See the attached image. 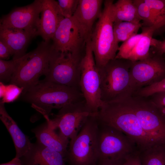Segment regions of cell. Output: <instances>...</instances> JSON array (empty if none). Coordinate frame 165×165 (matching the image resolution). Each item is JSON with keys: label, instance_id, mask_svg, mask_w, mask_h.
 I'll return each mask as SVG.
<instances>
[{"label": "cell", "instance_id": "cell-1", "mask_svg": "<svg viewBox=\"0 0 165 165\" xmlns=\"http://www.w3.org/2000/svg\"><path fill=\"white\" fill-rule=\"evenodd\" d=\"M97 116L100 122L127 136L135 144L139 152L158 146L144 130L125 98L104 102Z\"/></svg>", "mask_w": 165, "mask_h": 165}, {"label": "cell", "instance_id": "cell-2", "mask_svg": "<svg viewBox=\"0 0 165 165\" xmlns=\"http://www.w3.org/2000/svg\"><path fill=\"white\" fill-rule=\"evenodd\" d=\"M22 99L31 103L44 116L53 108L60 109L71 103L85 100L82 92L71 87L44 80L21 94Z\"/></svg>", "mask_w": 165, "mask_h": 165}, {"label": "cell", "instance_id": "cell-3", "mask_svg": "<svg viewBox=\"0 0 165 165\" xmlns=\"http://www.w3.org/2000/svg\"><path fill=\"white\" fill-rule=\"evenodd\" d=\"M132 62L128 59L114 58L98 69L103 102L123 99L133 94L130 71Z\"/></svg>", "mask_w": 165, "mask_h": 165}, {"label": "cell", "instance_id": "cell-4", "mask_svg": "<svg viewBox=\"0 0 165 165\" xmlns=\"http://www.w3.org/2000/svg\"><path fill=\"white\" fill-rule=\"evenodd\" d=\"M113 3L112 0L104 1V8L91 36V46L98 69L115 58L119 47L115 42L114 35Z\"/></svg>", "mask_w": 165, "mask_h": 165}, {"label": "cell", "instance_id": "cell-5", "mask_svg": "<svg viewBox=\"0 0 165 165\" xmlns=\"http://www.w3.org/2000/svg\"><path fill=\"white\" fill-rule=\"evenodd\" d=\"M51 49L50 42L44 41L35 50L20 58L10 80L11 84L23 88L22 93L37 84L40 77L46 76L48 72Z\"/></svg>", "mask_w": 165, "mask_h": 165}, {"label": "cell", "instance_id": "cell-6", "mask_svg": "<svg viewBox=\"0 0 165 165\" xmlns=\"http://www.w3.org/2000/svg\"><path fill=\"white\" fill-rule=\"evenodd\" d=\"M98 122L97 163H123L139 152L135 144L124 133Z\"/></svg>", "mask_w": 165, "mask_h": 165}, {"label": "cell", "instance_id": "cell-7", "mask_svg": "<svg viewBox=\"0 0 165 165\" xmlns=\"http://www.w3.org/2000/svg\"><path fill=\"white\" fill-rule=\"evenodd\" d=\"M98 123L97 114H91L77 135L70 140L64 158L68 165H96Z\"/></svg>", "mask_w": 165, "mask_h": 165}, {"label": "cell", "instance_id": "cell-8", "mask_svg": "<svg viewBox=\"0 0 165 165\" xmlns=\"http://www.w3.org/2000/svg\"><path fill=\"white\" fill-rule=\"evenodd\" d=\"M84 52H62L52 47L48 72L43 80L67 86L81 91L80 80L81 64Z\"/></svg>", "mask_w": 165, "mask_h": 165}, {"label": "cell", "instance_id": "cell-9", "mask_svg": "<svg viewBox=\"0 0 165 165\" xmlns=\"http://www.w3.org/2000/svg\"><path fill=\"white\" fill-rule=\"evenodd\" d=\"M145 132L158 146H165V117L149 97L125 98Z\"/></svg>", "mask_w": 165, "mask_h": 165}, {"label": "cell", "instance_id": "cell-10", "mask_svg": "<svg viewBox=\"0 0 165 165\" xmlns=\"http://www.w3.org/2000/svg\"><path fill=\"white\" fill-rule=\"evenodd\" d=\"M81 64V90L86 105L92 113L97 114L103 102L101 98L100 81L90 40L86 43Z\"/></svg>", "mask_w": 165, "mask_h": 165}, {"label": "cell", "instance_id": "cell-11", "mask_svg": "<svg viewBox=\"0 0 165 165\" xmlns=\"http://www.w3.org/2000/svg\"><path fill=\"white\" fill-rule=\"evenodd\" d=\"M92 114L84 100L65 105L52 119L45 117L53 129H59L61 137L69 141L77 135L87 118Z\"/></svg>", "mask_w": 165, "mask_h": 165}, {"label": "cell", "instance_id": "cell-12", "mask_svg": "<svg viewBox=\"0 0 165 165\" xmlns=\"http://www.w3.org/2000/svg\"><path fill=\"white\" fill-rule=\"evenodd\" d=\"M130 71L134 93L165 78V60L150 48L147 58L132 62Z\"/></svg>", "mask_w": 165, "mask_h": 165}, {"label": "cell", "instance_id": "cell-13", "mask_svg": "<svg viewBox=\"0 0 165 165\" xmlns=\"http://www.w3.org/2000/svg\"><path fill=\"white\" fill-rule=\"evenodd\" d=\"M42 0H35L27 6L15 8L0 19V27L24 30L38 35Z\"/></svg>", "mask_w": 165, "mask_h": 165}, {"label": "cell", "instance_id": "cell-14", "mask_svg": "<svg viewBox=\"0 0 165 165\" xmlns=\"http://www.w3.org/2000/svg\"><path fill=\"white\" fill-rule=\"evenodd\" d=\"M52 40V47L57 51L77 53L85 51L86 42L72 17L61 21Z\"/></svg>", "mask_w": 165, "mask_h": 165}, {"label": "cell", "instance_id": "cell-15", "mask_svg": "<svg viewBox=\"0 0 165 165\" xmlns=\"http://www.w3.org/2000/svg\"><path fill=\"white\" fill-rule=\"evenodd\" d=\"M103 2L102 0H79L72 17L86 43L90 39L93 24L101 13Z\"/></svg>", "mask_w": 165, "mask_h": 165}, {"label": "cell", "instance_id": "cell-16", "mask_svg": "<svg viewBox=\"0 0 165 165\" xmlns=\"http://www.w3.org/2000/svg\"><path fill=\"white\" fill-rule=\"evenodd\" d=\"M42 7L38 35L46 42L52 40L63 15L57 1L42 0Z\"/></svg>", "mask_w": 165, "mask_h": 165}, {"label": "cell", "instance_id": "cell-17", "mask_svg": "<svg viewBox=\"0 0 165 165\" xmlns=\"http://www.w3.org/2000/svg\"><path fill=\"white\" fill-rule=\"evenodd\" d=\"M36 36L25 31L0 27V40L10 50L13 59H18L26 54L31 41Z\"/></svg>", "mask_w": 165, "mask_h": 165}, {"label": "cell", "instance_id": "cell-18", "mask_svg": "<svg viewBox=\"0 0 165 165\" xmlns=\"http://www.w3.org/2000/svg\"><path fill=\"white\" fill-rule=\"evenodd\" d=\"M0 119L6 126L13 140L16 150L15 157L20 158L28 154L33 144L19 128L16 123L8 114L4 104L0 102Z\"/></svg>", "mask_w": 165, "mask_h": 165}, {"label": "cell", "instance_id": "cell-19", "mask_svg": "<svg viewBox=\"0 0 165 165\" xmlns=\"http://www.w3.org/2000/svg\"><path fill=\"white\" fill-rule=\"evenodd\" d=\"M22 158V165H66L61 153L38 142L33 144L30 152Z\"/></svg>", "mask_w": 165, "mask_h": 165}, {"label": "cell", "instance_id": "cell-20", "mask_svg": "<svg viewBox=\"0 0 165 165\" xmlns=\"http://www.w3.org/2000/svg\"><path fill=\"white\" fill-rule=\"evenodd\" d=\"M47 122L33 129L38 143L61 153L65 158L68 151L67 146L69 142L57 134Z\"/></svg>", "mask_w": 165, "mask_h": 165}, {"label": "cell", "instance_id": "cell-21", "mask_svg": "<svg viewBox=\"0 0 165 165\" xmlns=\"http://www.w3.org/2000/svg\"><path fill=\"white\" fill-rule=\"evenodd\" d=\"M112 12L114 22L128 21L140 23L141 21L137 7L133 0H118L113 3Z\"/></svg>", "mask_w": 165, "mask_h": 165}, {"label": "cell", "instance_id": "cell-22", "mask_svg": "<svg viewBox=\"0 0 165 165\" xmlns=\"http://www.w3.org/2000/svg\"><path fill=\"white\" fill-rule=\"evenodd\" d=\"M142 36L129 55L128 59L132 62L141 60L147 58L150 53L152 37L155 29L153 28L142 27Z\"/></svg>", "mask_w": 165, "mask_h": 165}, {"label": "cell", "instance_id": "cell-23", "mask_svg": "<svg viewBox=\"0 0 165 165\" xmlns=\"http://www.w3.org/2000/svg\"><path fill=\"white\" fill-rule=\"evenodd\" d=\"M142 27V23L128 21L114 22L113 25L114 38L116 43L124 42L132 36L137 34L139 29Z\"/></svg>", "mask_w": 165, "mask_h": 165}, {"label": "cell", "instance_id": "cell-24", "mask_svg": "<svg viewBox=\"0 0 165 165\" xmlns=\"http://www.w3.org/2000/svg\"><path fill=\"white\" fill-rule=\"evenodd\" d=\"M141 165H165V147L155 146L139 152Z\"/></svg>", "mask_w": 165, "mask_h": 165}, {"label": "cell", "instance_id": "cell-25", "mask_svg": "<svg viewBox=\"0 0 165 165\" xmlns=\"http://www.w3.org/2000/svg\"><path fill=\"white\" fill-rule=\"evenodd\" d=\"M153 14L156 25L154 34L160 35L165 31V0H144Z\"/></svg>", "mask_w": 165, "mask_h": 165}, {"label": "cell", "instance_id": "cell-26", "mask_svg": "<svg viewBox=\"0 0 165 165\" xmlns=\"http://www.w3.org/2000/svg\"><path fill=\"white\" fill-rule=\"evenodd\" d=\"M133 0L137 7L139 15L142 21V27L153 28L155 29V33L156 29V23L149 7L145 2L144 0Z\"/></svg>", "mask_w": 165, "mask_h": 165}, {"label": "cell", "instance_id": "cell-27", "mask_svg": "<svg viewBox=\"0 0 165 165\" xmlns=\"http://www.w3.org/2000/svg\"><path fill=\"white\" fill-rule=\"evenodd\" d=\"M143 34V33L142 31L141 33L134 35L123 42L119 47L118 52L115 58L127 59L130 54Z\"/></svg>", "mask_w": 165, "mask_h": 165}, {"label": "cell", "instance_id": "cell-28", "mask_svg": "<svg viewBox=\"0 0 165 165\" xmlns=\"http://www.w3.org/2000/svg\"><path fill=\"white\" fill-rule=\"evenodd\" d=\"M19 58L6 61L0 59V81L2 82L10 81L17 68Z\"/></svg>", "mask_w": 165, "mask_h": 165}, {"label": "cell", "instance_id": "cell-29", "mask_svg": "<svg viewBox=\"0 0 165 165\" xmlns=\"http://www.w3.org/2000/svg\"><path fill=\"white\" fill-rule=\"evenodd\" d=\"M163 92H165V78L160 82L139 89L133 94L148 97L155 93Z\"/></svg>", "mask_w": 165, "mask_h": 165}, {"label": "cell", "instance_id": "cell-30", "mask_svg": "<svg viewBox=\"0 0 165 165\" xmlns=\"http://www.w3.org/2000/svg\"><path fill=\"white\" fill-rule=\"evenodd\" d=\"M24 90L23 88L20 87L14 84L11 83L6 85L4 95L0 100V102L5 104L14 101L22 94Z\"/></svg>", "mask_w": 165, "mask_h": 165}, {"label": "cell", "instance_id": "cell-31", "mask_svg": "<svg viewBox=\"0 0 165 165\" xmlns=\"http://www.w3.org/2000/svg\"><path fill=\"white\" fill-rule=\"evenodd\" d=\"M57 2L64 17L68 18L72 17L75 13L79 0H58Z\"/></svg>", "mask_w": 165, "mask_h": 165}, {"label": "cell", "instance_id": "cell-32", "mask_svg": "<svg viewBox=\"0 0 165 165\" xmlns=\"http://www.w3.org/2000/svg\"><path fill=\"white\" fill-rule=\"evenodd\" d=\"M149 97L165 117V92L156 93Z\"/></svg>", "mask_w": 165, "mask_h": 165}, {"label": "cell", "instance_id": "cell-33", "mask_svg": "<svg viewBox=\"0 0 165 165\" xmlns=\"http://www.w3.org/2000/svg\"><path fill=\"white\" fill-rule=\"evenodd\" d=\"M151 49L154 52L162 55L165 54V39L160 41L153 38Z\"/></svg>", "mask_w": 165, "mask_h": 165}, {"label": "cell", "instance_id": "cell-34", "mask_svg": "<svg viewBox=\"0 0 165 165\" xmlns=\"http://www.w3.org/2000/svg\"><path fill=\"white\" fill-rule=\"evenodd\" d=\"M12 56L11 51L7 45L0 40V58L2 60L7 59Z\"/></svg>", "mask_w": 165, "mask_h": 165}, {"label": "cell", "instance_id": "cell-35", "mask_svg": "<svg viewBox=\"0 0 165 165\" xmlns=\"http://www.w3.org/2000/svg\"><path fill=\"white\" fill-rule=\"evenodd\" d=\"M138 152L129 156L124 162L123 165H141Z\"/></svg>", "mask_w": 165, "mask_h": 165}, {"label": "cell", "instance_id": "cell-36", "mask_svg": "<svg viewBox=\"0 0 165 165\" xmlns=\"http://www.w3.org/2000/svg\"><path fill=\"white\" fill-rule=\"evenodd\" d=\"M0 165H22V164L20 158L15 157L11 161L6 163L1 164Z\"/></svg>", "mask_w": 165, "mask_h": 165}, {"label": "cell", "instance_id": "cell-37", "mask_svg": "<svg viewBox=\"0 0 165 165\" xmlns=\"http://www.w3.org/2000/svg\"><path fill=\"white\" fill-rule=\"evenodd\" d=\"M6 85L3 82H0V98L2 99L3 97L6 90Z\"/></svg>", "mask_w": 165, "mask_h": 165}, {"label": "cell", "instance_id": "cell-38", "mask_svg": "<svg viewBox=\"0 0 165 165\" xmlns=\"http://www.w3.org/2000/svg\"><path fill=\"white\" fill-rule=\"evenodd\" d=\"M123 163H108L103 162H98L97 163L96 165H123Z\"/></svg>", "mask_w": 165, "mask_h": 165}]
</instances>
